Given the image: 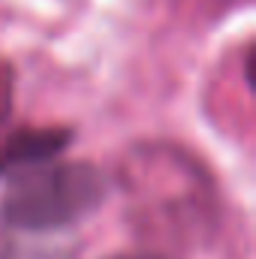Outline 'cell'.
<instances>
[{"instance_id": "obj_4", "label": "cell", "mask_w": 256, "mask_h": 259, "mask_svg": "<svg viewBox=\"0 0 256 259\" xmlns=\"http://www.w3.org/2000/svg\"><path fill=\"white\" fill-rule=\"evenodd\" d=\"M103 259H172L160 250H124V253H112V256H103Z\"/></svg>"}, {"instance_id": "obj_1", "label": "cell", "mask_w": 256, "mask_h": 259, "mask_svg": "<svg viewBox=\"0 0 256 259\" xmlns=\"http://www.w3.org/2000/svg\"><path fill=\"white\" fill-rule=\"evenodd\" d=\"M109 175L84 160H52L9 181L0 220L15 232H58L88 220L109 199Z\"/></svg>"}, {"instance_id": "obj_3", "label": "cell", "mask_w": 256, "mask_h": 259, "mask_svg": "<svg viewBox=\"0 0 256 259\" xmlns=\"http://www.w3.org/2000/svg\"><path fill=\"white\" fill-rule=\"evenodd\" d=\"M12 103H15V81H12V69L0 61V127L9 121V115H12Z\"/></svg>"}, {"instance_id": "obj_2", "label": "cell", "mask_w": 256, "mask_h": 259, "mask_svg": "<svg viewBox=\"0 0 256 259\" xmlns=\"http://www.w3.org/2000/svg\"><path fill=\"white\" fill-rule=\"evenodd\" d=\"M66 127H21L0 136V178H15L58 160L69 148Z\"/></svg>"}]
</instances>
